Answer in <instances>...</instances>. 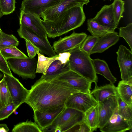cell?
I'll return each instance as SVG.
<instances>
[{
  "label": "cell",
  "instance_id": "obj_9",
  "mask_svg": "<svg viewBox=\"0 0 132 132\" xmlns=\"http://www.w3.org/2000/svg\"><path fill=\"white\" fill-rule=\"evenodd\" d=\"M87 36L85 33L73 31L70 35L60 38L54 42L53 48L57 54L69 52L80 46Z\"/></svg>",
  "mask_w": 132,
  "mask_h": 132
},
{
  "label": "cell",
  "instance_id": "obj_43",
  "mask_svg": "<svg viewBox=\"0 0 132 132\" xmlns=\"http://www.w3.org/2000/svg\"><path fill=\"white\" fill-rule=\"evenodd\" d=\"M104 0V1H105V0ZM110 0L111 1L112 0Z\"/></svg>",
  "mask_w": 132,
  "mask_h": 132
},
{
  "label": "cell",
  "instance_id": "obj_33",
  "mask_svg": "<svg viewBox=\"0 0 132 132\" xmlns=\"http://www.w3.org/2000/svg\"><path fill=\"white\" fill-rule=\"evenodd\" d=\"M119 29V36L125 39L132 52V23H129L125 27H121Z\"/></svg>",
  "mask_w": 132,
  "mask_h": 132
},
{
  "label": "cell",
  "instance_id": "obj_19",
  "mask_svg": "<svg viewBox=\"0 0 132 132\" xmlns=\"http://www.w3.org/2000/svg\"><path fill=\"white\" fill-rule=\"evenodd\" d=\"M65 108L63 107L58 108L45 112L34 111V118L35 122L42 130L51 125Z\"/></svg>",
  "mask_w": 132,
  "mask_h": 132
},
{
  "label": "cell",
  "instance_id": "obj_27",
  "mask_svg": "<svg viewBox=\"0 0 132 132\" xmlns=\"http://www.w3.org/2000/svg\"><path fill=\"white\" fill-rule=\"evenodd\" d=\"M13 132H42V130L35 122L27 120L14 126Z\"/></svg>",
  "mask_w": 132,
  "mask_h": 132
},
{
  "label": "cell",
  "instance_id": "obj_29",
  "mask_svg": "<svg viewBox=\"0 0 132 132\" xmlns=\"http://www.w3.org/2000/svg\"><path fill=\"white\" fill-rule=\"evenodd\" d=\"M117 100L118 113L124 118L132 122V108L123 101L119 94Z\"/></svg>",
  "mask_w": 132,
  "mask_h": 132
},
{
  "label": "cell",
  "instance_id": "obj_23",
  "mask_svg": "<svg viewBox=\"0 0 132 132\" xmlns=\"http://www.w3.org/2000/svg\"><path fill=\"white\" fill-rule=\"evenodd\" d=\"M37 54L38 56L37 67L35 73L45 75L46 71L51 64L55 60L61 59L65 52L59 53L55 56L47 57L42 54L37 48Z\"/></svg>",
  "mask_w": 132,
  "mask_h": 132
},
{
  "label": "cell",
  "instance_id": "obj_3",
  "mask_svg": "<svg viewBox=\"0 0 132 132\" xmlns=\"http://www.w3.org/2000/svg\"><path fill=\"white\" fill-rule=\"evenodd\" d=\"M80 46L69 52L70 70L97 84L98 78L90 55L82 50Z\"/></svg>",
  "mask_w": 132,
  "mask_h": 132
},
{
  "label": "cell",
  "instance_id": "obj_35",
  "mask_svg": "<svg viewBox=\"0 0 132 132\" xmlns=\"http://www.w3.org/2000/svg\"><path fill=\"white\" fill-rule=\"evenodd\" d=\"M15 0H0V10L3 15L12 13L15 10Z\"/></svg>",
  "mask_w": 132,
  "mask_h": 132
},
{
  "label": "cell",
  "instance_id": "obj_26",
  "mask_svg": "<svg viewBox=\"0 0 132 132\" xmlns=\"http://www.w3.org/2000/svg\"><path fill=\"white\" fill-rule=\"evenodd\" d=\"M13 103L7 84L3 78L0 81V110Z\"/></svg>",
  "mask_w": 132,
  "mask_h": 132
},
{
  "label": "cell",
  "instance_id": "obj_42",
  "mask_svg": "<svg viewBox=\"0 0 132 132\" xmlns=\"http://www.w3.org/2000/svg\"><path fill=\"white\" fill-rule=\"evenodd\" d=\"M3 15L1 12V11L0 10V18H1L2 17Z\"/></svg>",
  "mask_w": 132,
  "mask_h": 132
},
{
  "label": "cell",
  "instance_id": "obj_13",
  "mask_svg": "<svg viewBox=\"0 0 132 132\" xmlns=\"http://www.w3.org/2000/svg\"><path fill=\"white\" fill-rule=\"evenodd\" d=\"M116 53L121 80H127L132 78V52L121 45Z\"/></svg>",
  "mask_w": 132,
  "mask_h": 132
},
{
  "label": "cell",
  "instance_id": "obj_15",
  "mask_svg": "<svg viewBox=\"0 0 132 132\" xmlns=\"http://www.w3.org/2000/svg\"><path fill=\"white\" fill-rule=\"evenodd\" d=\"M117 96L110 97L98 103L99 120L98 128H102L117 109Z\"/></svg>",
  "mask_w": 132,
  "mask_h": 132
},
{
  "label": "cell",
  "instance_id": "obj_14",
  "mask_svg": "<svg viewBox=\"0 0 132 132\" xmlns=\"http://www.w3.org/2000/svg\"><path fill=\"white\" fill-rule=\"evenodd\" d=\"M64 0H23L21 10L25 12L35 14L40 17L46 10L54 6Z\"/></svg>",
  "mask_w": 132,
  "mask_h": 132
},
{
  "label": "cell",
  "instance_id": "obj_11",
  "mask_svg": "<svg viewBox=\"0 0 132 132\" xmlns=\"http://www.w3.org/2000/svg\"><path fill=\"white\" fill-rule=\"evenodd\" d=\"M89 0H64L58 4L48 9L41 14L40 18L44 21H52L63 12L73 7L87 5Z\"/></svg>",
  "mask_w": 132,
  "mask_h": 132
},
{
  "label": "cell",
  "instance_id": "obj_10",
  "mask_svg": "<svg viewBox=\"0 0 132 132\" xmlns=\"http://www.w3.org/2000/svg\"><path fill=\"white\" fill-rule=\"evenodd\" d=\"M98 103L90 94L75 93L67 99L65 107L77 110L83 113Z\"/></svg>",
  "mask_w": 132,
  "mask_h": 132
},
{
  "label": "cell",
  "instance_id": "obj_22",
  "mask_svg": "<svg viewBox=\"0 0 132 132\" xmlns=\"http://www.w3.org/2000/svg\"><path fill=\"white\" fill-rule=\"evenodd\" d=\"M117 87L120 97L132 108V78L119 81Z\"/></svg>",
  "mask_w": 132,
  "mask_h": 132
},
{
  "label": "cell",
  "instance_id": "obj_17",
  "mask_svg": "<svg viewBox=\"0 0 132 132\" xmlns=\"http://www.w3.org/2000/svg\"><path fill=\"white\" fill-rule=\"evenodd\" d=\"M118 108L108 122L100 130L103 132H124L131 130L132 122L118 113Z\"/></svg>",
  "mask_w": 132,
  "mask_h": 132
},
{
  "label": "cell",
  "instance_id": "obj_40",
  "mask_svg": "<svg viewBox=\"0 0 132 132\" xmlns=\"http://www.w3.org/2000/svg\"><path fill=\"white\" fill-rule=\"evenodd\" d=\"M9 129L7 125L5 124H0V132H7Z\"/></svg>",
  "mask_w": 132,
  "mask_h": 132
},
{
  "label": "cell",
  "instance_id": "obj_16",
  "mask_svg": "<svg viewBox=\"0 0 132 132\" xmlns=\"http://www.w3.org/2000/svg\"><path fill=\"white\" fill-rule=\"evenodd\" d=\"M92 20L109 31L113 32L117 28L113 9V4L104 5Z\"/></svg>",
  "mask_w": 132,
  "mask_h": 132
},
{
  "label": "cell",
  "instance_id": "obj_4",
  "mask_svg": "<svg viewBox=\"0 0 132 132\" xmlns=\"http://www.w3.org/2000/svg\"><path fill=\"white\" fill-rule=\"evenodd\" d=\"M84 113L77 110L65 107L52 124L42 130V132H55L58 127L61 132L67 131L77 124L83 121Z\"/></svg>",
  "mask_w": 132,
  "mask_h": 132
},
{
  "label": "cell",
  "instance_id": "obj_24",
  "mask_svg": "<svg viewBox=\"0 0 132 132\" xmlns=\"http://www.w3.org/2000/svg\"><path fill=\"white\" fill-rule=\"evenodd\" d=\"M92 62L94 70L96 74L103 76L111 84H114L116 82V78L112 75L105 61L97 59H92Z\"/></svg>",
  "mask_w": 132,
  "mask_h": 132
},
{
  "label": "cell",
  "instance_id": "obj_28",
  "mask_svg": "<svg viewBox=\"0 0 132 132\" xmlns=\"http://www.w3.org/2000/svg\"><path fill=\"white\" fill-rule=\"evenodd\" d=\"M87 30L92 35L98 37L111 32L96 22L90 19L87 20Z\"/></svg>",
  "mask_w": 132,
  "mask_h": 132
},
{
  "label": "cell",
  "instance_id": "obj_25",
  "mask_svg": "<svg viewBox=\"0 0 132 132\" xmlns=\"http://www.w3.org/2000/svg\"><path fill=\"white\" fill-rule=\"evenodd\" d=\"M98 103L90 108L84 113L83 121L90 128L91 132L98 128L99 120Z\"/></svg>",
  "mask_w": 132,
  "mask_h": 132
},
{
  "label": "cell",
  "instance_id": "obj_38",
  "mask_svg": "<svg viewBox=\"0 0 132 132\" xmlns=\"http://www.w3.org/2000/svg\"><path fill=\"white\" fill-rule=\"evenodd\" d=\"M0 71L5 73L13 76L10 69L8 64L7 60L3 56L0 52Z\"/></svg>",
  "mask_w": 132,
  "mask_h": 132
},
{
  "label": "cell",
  "instance_id": "obj_37",
  "mask_svg": "<svg viewBox=\"0 0 132 132\" xmlns=\"http://www.w3.org/2000/svg\"><path fill=\"white\" fill-rule=\"evenodd\" d=\"M91 132L89 127L85 122L82 121L76 125L67 132Z\"/></svg>",
  "mask_w": 132,
  "mask_h": 132
},
{
  "label": "cell",
  "instance_id": "obj_2",
  "mask_svg": "<svg viewBox=\"0 0 132 132\" xmlns=\"http://www.w3.org/2000/svg\"><path fill=\"white\" fill-rule=\"evenodd\" d=\"M85 20L83 6L78 5L64 11L52 21L42 22L48 37L54 38L80 27Z\"/></svg>",
  "mask_w": 132,
  "mask_h": 132
},
{
  "label": "cell",
  "instance_id": "obj_20",
  "mask_svg": "<svg viewBox=\"0 0 132 132\" xmlns=\"http://www.w3.org/2000/svg\"><path fill=\"white\" fill-rule=\"evenodd\" d=\"M119 38L118 33L115 31L99 37L92 49L90 54L103 52L116 43Z\"/></svg>",
  "mask_w": 132,
  "mask_h": 132
},
{
  "label": "cell",
  "instance_id": "obj_21",
  "mask_svg": "<svg viewBox=\"0 0 132 132\" xmlns=\"http://www.w3.org/2000/svg\"><path fill=\"white\" fill-rule=\"evenodd\" d=\"M90 94L98 103L118 95L117 87L111 83L100 87L95 84V88L91 92Z\"/></svg>",
  "mask_w": 132,
  "mask_h": 132
},
{
  "label": "cell",
  "instance_id": "obj_12",
  "mask_svg": "<svg viewBox=\"0 0 132 132\" xmlns=\"http://www.w3.org/2000/svg\"><path fill=\"white\" fill-rule=\"evenodd\" d=\"M69 52H65L60 59L53 61L47 69L45 75H42L37 81H50L60 75L70 70L69 60Z\"/></svg>",
  "mask_w": 132,
  "mask_h": 132
},
{
  "label": "cell",
  "instance_id": "obj_41",
  "mask_svg": "<svg viewBox=\"0 0 132 132\" xmlns=\"http://www.w3.org/2000/svg\"><path fill=\"white\" fill-rule=\"evenodd\" d=\"M2 32L0 27V41L1 40L2 38Z\"/></svg>",
  "mask_w": 132,
  "mask_h": 132
},
{
  "label": "cell",
  "instance_id": "obj_5",
  "mask_svg": "<svg viewBox=\"0 0 132 132\" xmlns=\"http://www.w3.org/2000/svg\"><path fill=\"white\" fill-rule=\"evenodd\" d=\"M52 81L79 92L90 94L92 82L71 70L60 75Z\"/></svg>",
  "mask_w": 132,
  "mask_h": 132
},
{
  "label": "cell",
  "instance_id": "obj_18",
  "mask_svg": "<svg viewBox=\"0 0 132 132\" xmlns=\"http://www.w3.org/2000/svg\"><path fill=\"white\" fill-rule=\"evenodd\" d=\"M40 17L35 14L25 12L20 9L19 24L24 25L38 35L43 36H47L45 29Z\"/></svg>",
  "mask_w": 132,
  "mask_h": 132
},
{
  "label": "cell",
  "instance_id": "obj_6",
  "mask_svg": "<svg viewBox=\"0 0 132 132\" xmlns=\"http://www.w3.org/2000/svg\"><path fill=\"white\" fill-rule=\"evenodd\" d=\"M20 26L17 30L20 37L31 42L41 53L45 54L50 57L57 54L50 43L47 36H40L23 25L20 24Z\"/></svg>",
  "mask_w": 132,
  "mask_h": 132
},
{
  "label": "cell",
  "instance_id": "obj_34",
  "mask_svg": "<svg viewBox=\"0 0 132 132\" xmlns=\"http://www.w3.org/2000/svg\"><path fill=\"white\" fill-rule=\"evenodd\" d=\"M99 38L92 35L87 36L80 46L81 49L90 55L91 52Z\"/></svg>",
  "mask_w": 132,
  "mask_h": 132
},
{
  "label": "cell",
  "instance_id": "obj_31",
  "mask_svg": "<svg viewBox=\"0 0 132 132\" xmlns=\"http://www.w3.org/2000/svg\"><path fill=\"white\" fill-rule=\"evenodd\" d=\"M2 38L0 41V51L4 48L17 46L19 42L12 34H8L2 32Z\"/></svg>",
  "mask_w": 132,
  "mask_h": 132
},
{
  "label": "cell",
  "instance_id": "obj_36",
  "mask_svg": "<svg viewBox=\"0 0 132 132\" xmlns=\"http://www.w3.org/2000/svg\"><path fill=\"white\" fill-rule=\"evenodd\" d=\"M16 110L13 103L6 107L1 108L0 110V120L8 118Z\"/></svg>",
  "mask_w": 132,
  "mask_h": 132
},
{
  "label": "cell",
  "instance_id": "obj_1",
  "mask_svg": "<svg viewBox=\"0 0 132 132\" xmlns=\"http://www.w3.org/2000/svg\"><path fill=\"white\" fill-rule=\"evenodd\" d=\"M78 91L53 81H37L32 85L25 103L33 111H50L65 107L67 98Z\"/></svg>",
  "mask_w": 132,
  "mask_h": 132
},
{
  "label": "cell",
  "instance_id": "obj_32",
  "mask_svg": "<svg viewBox=\"0 0 132 132\" xmlns=\"http://www.w3.org/2000/svg\"><path fill=\"white\" fill-rule=\"evenodd\" d=\"M112 3L115 22L118 26L120 20L123 17V13L125 11V2L122 0H114Z\"/></svg>",
  "mask_w": 132,
  "mask_h": 132
},
{
  "label": "cell",
  "instance_id": "obj_8",
  "mask_svg": "<svg viewBox=\"0 0 132 132\" xmlns=\"http://www.w3.org/2000/svg\"><path fill=\"white\" fill-rule=\"evenodd\" d=\"M4 78L10 94L12 102L16 109L25 101L29 90L25 88L19 80L11 76L3 73Z\"/></svg>",
  "mask_w": 132,
  "mask_h": 132
},
{
  "label": "cell",
  "instance_id": "obj_7",
  "mask_svg": "<svg viewBox=\"0 0 132 132\" xmlns=\"http://www.w3.org/2000/svg\"><path fill=\"white\" fill-rule=\"evenodd\" d=\"M7 61L10 69L19 77L24 79H34L36 77V59L12 58Z\"/></svg>",
  "mask_w": 132,
  "mask_h": 132
},
{
  "label": "cell",
  "instance_id": "obj_39",
  "mask_svg": "<svg viewBox=\"0 0 132 132\" xmlns=\"http://www.w3.org/2000/svg\"><path fill=\"white\" fill-rule=\"evenodd\" d=\"M25 40L29 57L30 59L34 58L37 54V48L29 41L27 40Z\"/></svg>",
  "mask_w": 132,
  "mask_h": 132
},
{
  "label": "cell",
  "instance_id": "obj_30",
  "mask_svg": "<svg viewBox=\"0 0 132 132\" xmlns=\"http://www.w3.org/2000/svg\"><path fill=\"white\" fill-rule=\"evenodd\" d=\"M0 52L6 60L12 58H26L28 57L16 47L6 48L1 50Z\"/></svg>",
  "mask_w": 132,
  "mask_h": 132
}]
</instances>
